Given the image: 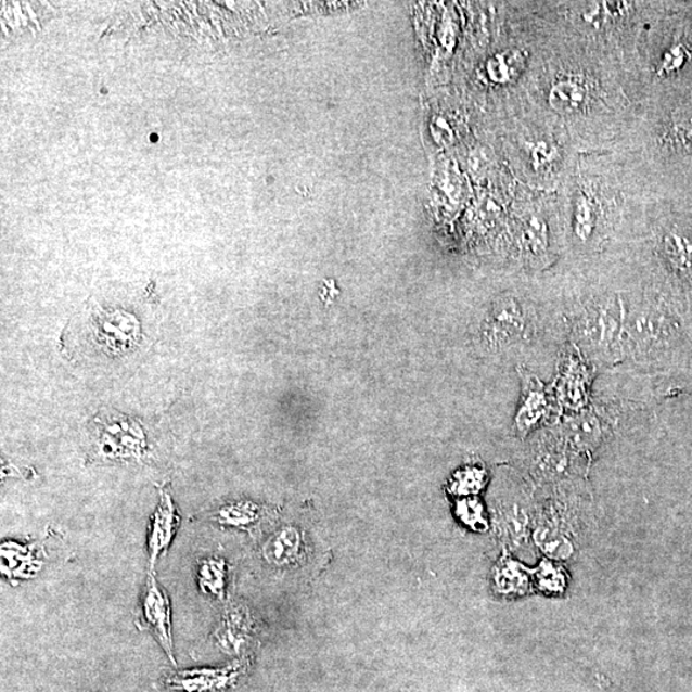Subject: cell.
<instances>
[{
    "instance_id": "6da1fadb",
    "label": "cell",
    "mask_w": 692,
    "mask_h": 692,
    "mask_svg": "<svg viewBox=\"0 0 692 692\" xmlns=\"http://www.w3.org/2000/svg\"><path fill=\"white\" fill-rule=\"evenodd\" d=\"M689 341L688 317L676 307L649 303L626 317L623 355L640 359L674 357Z\"/></svg>"
},
{
    "instance_id": "7a4b0ae2",
    "label": "cell",
    "mask_w": 692,
    "mask_h": 692,
    "mask_svg": "<svg viewBox=\"0 0 692 692\" xmlns=\"http://www.w3.org/2000/svg\"><path fill=\"white\" fill-rule=\"evenodd\" d=\"M626 317L625 305L616 298L590 303L574 321L575 342L598 358L620 356Z\"/></svg>"
},
{
    "instance_id": "3957f363",
    "label": "cell",
    "mask_w": 692,
    "mask_h": 692,
    "mask_svg": "<svg viewBox=\"0 0 692 692\" xmlns=\"http://www.w3.org/2000/svg\"><path fill=\"white\" fill-rule=\"evenodd\" d=\"M534 317L522 300L503 296L492 303L479 326V342L485 349L500 351L533 335Z\"/></svg>"
},
{
    "instance_id": "277c9868",
    "label": "cell",
    "mask_w": 692,
    "mask_h": 692,
    "mask_svg": "<svg viewBox=\"0 0 692 692\" xmlns=\"http://www.w3.org/2000/svg\"><path fill=\"white\" fill-rule=\"evenodd\" d=\"M139 612L138 626L152 632L164 649L168 659L176 666L171 631V604H169L167 592L161 588L153 575L148 577L143 595L140 599Z\"/></svg>"
},
{
    "instance_id": "5b68a950",
    "label": "cell",
    "mask_w": 692,
    "mask_h": 692,
    "mask_svg": "<svg viewBox=\"0 0 692 692\" xmlns=\"http://www.w3.org/2000/svg\"><path fill=\"white\" fill-rule=\"evenodd\" d=\"M249 663L236 661L225 668L179 670L166 677L168 689L181 692H226L235 688Z\"/></svg>"
},
{
    "instance_id": "8992f818",
    "label": "cell",
    "mask_w": 692,
    "mask_h": 692,
    "mask_svg": "<svg viewBox=\"0 0 692 692\" xmlns=\"http://www.w3.org/2000/svg\"><path fill=\"white\" fill-rule=\"evenodd\" d=\"M90 336L97 348L112 353L130 350L138 342V322L126 313H90Z\"/></svg>"
},
{
    "instance_id": "52a82bcc",
    "label": "cell",
    "mask_w": 692,
    "mask_h": 692,
    "mask_svg": "<svg viewBox=\"0 0 692 692\" xmlns=\"http://www.w3.org/2000/svg\"><path fill=\"white\" fill-rule=\"evenodd\" d=\"M521 398L514 417L515 433L526 437L547 419L550 412V398L546 386L538 376L526 370L520 371Z\"/></svg>"
},
{
    "instance_id": "ba28073f",
    "label": "cell",
    "mask_w": 692,
    "mask_h": 692,
    "mask_svg": "<svg viewBox=\"0 0 692 692\" xmlns=\"http://www.w3.org/2000/svg\"><path fill=\"white\" fill-rule=\"evenodd\" d=\"M590 84L584 77H558L549 89V103L562 115H575L582 112L591 102Z\"/></svg>"
},
{
    "instance_id": "9c48e42d",
    "label": "cell",
    "mask_w": 692,
    "mask_h": 692,
    "mask_svg": "<svg viewBox=\"0 0 692 692\" xmlns=\"http://www.w3.org/2000/svg\"><path fill=\"white\" fill-rule=\"evenodd\" d=\"M661 253L677 280L692 292V236L669 230L661 240Z\"/></svg>"
},
{
    "instance_id": "30bf717a",
    "label": "cell",
    "mask_w": 692,
    "mask_h": 692,
    "mask_svg": "<svg viewBox=\"0 0 692 692\" xmlns=\"http://www.w3.org/2000/svg\"><path fill=\"white\" fill-rule=\"evenodd\" d=\"M305 534L298 527H282L264 547L265 560L278 567L293 566L305 553Z\"/></svg>"
},
{
    "instance_id": "8fae6325",
    "label": "cell",
    "mask_w": 692,
    "mask_h": 692,
    "mask_svg": "<svg viewBox=\"0 0 692 692\" xmlns=\"http://www.w3.org/2000/svg\"><path fill=\"white\" fill-rule=\"evenodd\" d=\"M178 524L179 517L176 514L171 497L167 496V494H162L158 510L152 521L150 539H148L152 564L167 552L168 547L171 546Z\"/></svg>"
},
{
    "instance_id": "7c38bea8",
    "label": "cell",
    "mask_w": 692,
    "mask_h": 692,
    "mask_svg": "<svg viewBox=\"0 0 692 692\" xmlns=\"http://www.w3.org/2000/svg\"><path fill=\"white\" fill-rule=\"evenodd\" d=\"M99 451L110 459L140 458L145 451V441L140 431L126 435L118 428H107L99 441Z\"/></svg>"
},
{
    "instance_id": "4fadbf2b",
    "label": "cell",
    "mask_w": 692,
    "mask_h": 692,
    "mask_svg": "<svg viewBox=\"0 0 692 692\" xmlns=\"http://www.w3.org/2000/svg\"><path fill=\"white\" fill-rule=\"evenodd\" d=\"M534 539L542 552L554 560H567L574 553L568 535L554 518L543 520L536 527Z\"/></svg>"
},
{
    "instance_id": "5bb4252c",
    "label": "cell",
    "mask_w": 692,
    "mask_h": 692,
    "mask_svg": "<svg viewBox=\"0 0 692 692\" xmlns=\"http://www.w3.org/2000/svg\"><path fill=\"white\" fill-rule=\"evenodd\" d=\"M252 625L246 614L232 611L228 613L217 639L225 652L236 654L242 651L246 640L251 637Z\"/></svg>"
},
{
    "instance_id": "9a60e30c",
    "label": "cell",
    "mask_w": 692,
    "mask_h": 692,
    "mask_svg": "<svg viewBox=\"0 0 692 692\" xmlns=\"http://www.w3.org/2000/svg\"><path fill=\"white\" fill-rule=\"evenodd\" d=\"M600 221V210L594 197L586 192L577 195L574 209V232L582 243L595 236Z\"/></svg>"
},
{
    "instance_id": "2e32d148",
    "label": "cell",
    "mask_w": 692,
    "mask_h": 692,
    "mask_svg": "<svg viewBox=\"0 0 692 692\" xmlns=\"http://www.w3.org/2000/svg\"><path fill=\"white\" fill-rule=\"evenodd\" d=\"M494 581L500 594L524 595L528 590V576L524 567L511 558H503L494 569Z\"/></svg>"
},
{
    "instance_id": "e0dca14e",
    "label": "cell",
    "mask_w": 692,
    "mask_h": 692,
    "mask_svg": "<svg viewBox=\"0 0 692 692\" xmlns=\"http://www.w3.org/2000/svg\"><path fill=\"white\" fill-rule=\"evenodd\" d=\"M522 248L531 259L538 260L547 256L549 251V230L540 218H529L522 230Z\"/></svg>"
},
{
    "instance_id": "ac0fdd59",
    "label": "cell",
    "mask_w": 692,
    "mask_h": 692,
    "mask_svg": "<svg viewBox=\"0 0 692 692\" xmlns=\"http://www.w3.org/2000/svg\"><path fill=\"white\" fill-rule=\"evenodd\" d=\"M2 569L4 575L13 577H28L38 571L35 556L28 548L7 543L2 548Z\"/></svg>"
},
{
    "instance_id": "d6986e66",
    "label": "cell",
    "mask_w": 692,
    "mask_h": 692,
    "mask_svg": "<svg viewBox=\"0 0 692 692\" xmlns=\"http://www.w3.org/2000/svg\"><path fill=\"white\" fill-rule=\"evenodd\" d=\"M486 472L478 465H467L454 473L449 483V490L454 496L469 498L484 489Z\"/></svg>"
},
{
    "instance_id": "ffe728a7",
    "label": "cell",
    "mask_w": 692,
    "mask_h": 692,
    "mask_svg": "<svg viewBox=\"0 0 692 692\" xmlns=\"http://www.w3.org/2000/svg\"><path fill=\"white\" fill-rule=\"evenodd\" d=\"M259 515L260 511L256 504L249 503V501H239V503L221 508L216 514V520L221 525L248 528L256 524Z\"/></svg>"
},
{
    "instance_id": "44dd1931",
    "label": "cell",
    "mask_w": 692,
    "mask_h": 692,
    "mask_svg": "<svg viewBox=\"0 0 692 692\" xmlns=\"http://www.w3.org/2000/svg\"><path fill=\"white\" fill-rule=\"evenodd\" d=\"M197 578L203 592L218 599L225 597L226 563L222 560L203 561L197 569Z\"/></svg>"
},
{
    "instance_id": "7402d4cb",
    "label": "cell",
    "mask_w": 692,
    "mask_h": 692,
    "mask_svg": "<svg viewBox=\"0 0 692 692\" xmlns=\"http://www.w3.org/2000/svg\"><path fill=\"white\" fill-rule=\"evenodd\" d=\"M668 143L681 146H692V104L687 105L675 113L666 131Z\"/></svg>"
},
{
    "instance_id": "603a6c76",
    "label": "cell",
    "mask_w": 692,
    "mask_h": 692,
    "mask_svg": "<svg viewBox=\"0 0 692 692\" xmlns=\"http://www.w3.org/2000/svg\"><path fill=\"white\" fill-rule=\"evenodd\" d=\"M568 369L562 373L561 394L564 405L569 408H580L586 402V386L582 371L567 364Z\"/></svg>"
},
{
    "instance_id": "cb8c5ba5",
    "label": "cell",
    "mask_w": 692,
    "mask_h": 692,
    "mask_svg": "<svg viewBox=\"0 0 692 692\" xmlns=\"http://www.w3.org/2000/svg\"><path fill=\"white\" fill-rule=\"evenodd\" d=\"M457 515L459 520L472 529H486L487 521L482 501L475 497L463 498L457 503Z\"/></svg>"
},
{
    "instance_id": "d4e9b609",
    "label": "cell",
    "mask_w": 692,
    "mask_h": 692,
    "mask_svg": "<svg viewBox=\"0 0 692 692\" xmlns=\"http://www.w3.org/2000/svg\"><path fill=\"white\" fill-rule=\"evenodd\" d=\"M535 577L540 590L550 592V594H562L566 589L564 571L550 562H543L536 571Z\"/></svg>"
},
{
    "instance_id": "484cf974",
    "label": "cell",
    "mask_w": 692,
    "mask_h": 692,
    "mask_svg": "<svg viewBox=\"0 0 692 692\" xmlns=\"http://www.w3.org/2000/svg\"><path fill=\"white\" fill-rule=\"evenodd\" d=\"M556 150L552 144L543 143V141H539L531 148V159L533 165L536 169L538 168H547L554 164L556 158Z\"/></svg>"
},
{
    "instance_id": "4316f807",
    "label": "cell",
    "mask_w": 692,
    "mask_h": 692,
    "mask_svg": "<svg viewBox=\"0 0 692 692\" xmlns=\"http://www.w3.org/2000/svg\"><path fill=\"white\" fill-rule=\"evenodd\" d=\"M689 52L683 46H676L670 48L669 51L666 52L665 56H663L661 62V71L662 73H675V71L681 68L684 65V62L688 61Z\"/></svg>"
},
{
    "instance_id": "83f0119b",
    "label": "cell",
    "mask_w": 692,
    "mask_h": 692,
    "mask_svg": "<svg viewBox=\"0 0 692 692\" xmlns=\"http://www.w3.org/2000/svg\"><path fill=\"white\" fill-rule=\"evenodd\" d=\"M691 370H692V366H691Z\"/></svg>"
}]
</instances>
